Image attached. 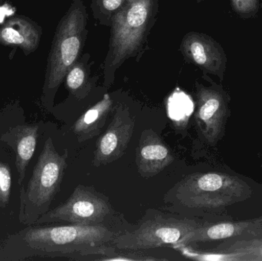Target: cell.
<instances>
[{
	"mask_svg": "<svg viewBox=\"0 0 262 261\" xmlns=\"http://www.w3.org/2000/svg\"><path fill=\"white\" fill-rule=\"evenodd\" d=\"M252 189L240 178L222 173H193L166 193L165 202L179 213L215 209L243 202Z\"/></svg>",
	"mask_w": 262,
	"mask_h": 261,
	"instance_id": "obj_1",
	"label": "cell"
},
{
	"mask_svg": "<svg viewBox=\"0 0 262 261\" xmlns=\"http://www.w3.org/2000/svg\"><path fill=\"white\" fill-rule=\"evenodd\" d=\"M87 12L82 0H74L58 23L48 57L41 104L53 108L55 95L68 72L78 61L87 35Z\"/></svg>",
	"mask_w": 262,
	"mask_h": 261,
	"instance_id": "obj_2",
	"label": "cell"
},
{
	"mask_svg": "<svg viewBox=\"0 0 262 261\" xmlns=\"http://www.w3.org/2000/svg\"><path fill=\"white\" fill-rule=\"evenodd\" d=\"M158 0H126L112 22L110 47L104 65V86L109 87L121 64L137 53L155 19Z\"/></svg>",
	"mask_w": 262,
	"mask_h": 261,
	"instance_id": "obj_3",
	"label": "cell"
},
{
	"mask_svg": "<svg viewBox=\"0 0 262 261\" xmlns=\"http://www.w3.org/2000/svg\"><path fill=\"white\" fill-rule=\"evenodd\" d=\"M68 150L59 154L52 138L45 143L32 177L26 188L20 191L19 221L34 225L49 207L60 190L67 167Z\"/></svg>",
	"mask_w": 262,
	"mask_h": 261,
	"instance_id": "obj_4",
	"label": "cell"
},
{
	"mask_svg": "<svg viewBox=\"0 0 262 261\" xmlns=\"http://www.w3.org/2000/svg\"><path fill=\"white\" fill-rule=\"evenodd\" d=\"M25 243L51 257L75 260L83 251L112 242L115 234L103 225L29 228L21 233Z\"/></svg>",
	"mask_w": 262,
	"mask_h": 261,
	"instance_id": "obj_5",
	"label": "cell"
},
{
	"mask_svg": "<svg viewBox=\"0 0 262 261\" xmlns=\"http://www.w3.org/2000/svg\"><path fill=\"white\" fill-rule=\"evenodd\" d=\"M200 225L195 221L170 217L154 211L144 218L135 231L115 237L114 245L124 251H140L177 245L188 233Z\"/></svg>",
	"mask_w": 262,
	"mask_h": 261,
	"instance_id": "obj_6",
	"label": "cell"
},
{
	"mask_svg": "<svg viewBox=\"0 0 262 261\" xmlns=\"http://www.w3.org/2000/svg\"><path fill=\"white\" fill-rule=\"evenodd\" d=\"M112 212L106 196L93 187L79 185L66 202L40 216L35 224L63 221L72 225H101Z\"/></svg>",
	"mask_w": 262,
	"mask_h": 261,
	"instance_id": "obj_7",
	"label": "cell"
},
{
	"mask_svg": "<svg viewBox=\"0 0 262 261\" xmlns=\"http://www.w3.org/2000/svg\"><path fill=\"white\" fill-rule=\"evenodd\" d=\"M203 78L209 81L210 86L195 83V119L205 140L214 146L224 136L230 115L231 98L223 85L214 82L208 75H203Z\"/></svg>",
	"mask_w": 262,
	"mask_h": 261,
	"instance_id": "obj_8",
	"label": "cell"
},
{
	"mask_svg": "<svg viewBox=\"0 0 262 261\" xmlns=\"http://www.w3.org/2000/svg\"><path fill=\"white\" fill-rule=\"evenodd\" d=\"M134 125L135 120L128 107L118 105L107 130L97 140L92 165H108L122 157L130 144Z\"/></svg>",
	"mask_w": 262,
	"mask_h": 261,
	"instance_id": "obj_9",
	"label": "cell"
},
{
	"mask_svg": "<svg viewBox=\"0 0 262 261\" xmlns=\"http://www.w3.org/2000/svg\"><path fill=\"white\" fill-rule=\"evenodd\" d=\"M180 50L186 61L201 69L203 75H215L223 82L227 67V55L213 38L200 32H189L182 41Z\"/></svg>",
	"mask_w": 262,
	"mask_h": 261,
	"instance_id": "obj_10",
	"label": "cell"
},
{
	"mask_svg": "<svg viewBox=\"0 0 262 261\" xmlns=\"http://www.w3.org/2000/svg\"><path fill=\"white\" fill-rule=\"evenodd\" d=\"M169 146L152 129L142 132L136 148V164L139 174L143 178L154 177L174 161Z\"/></svg>",
	"mask_w": 262,
	"mask_h": 261,
	"instance_id": "obj_11",
	"label": "cell"
},
{
	"mask_svg": "<svg viewBox=\"0 0 262 261\" xmlns=\"http://www.w3.org/2000/svg\"><path fill=\"white\" fill-rule=\"evenodd\" d=\"M41 34V28L30 18L13 15L0 26V44L15 46L29 55L38 49Z\"/></svg>",
	"mask_w": 262,
	"mask_h": 261,
	"instance_id": "obj_12",
	"label": "cell"
},
{
	"mask_svg": "<svg viewBox=\"0 0 262 261\" xmlns=\"http://www.w3.org/2000/svg\"><path fill=\"white\" fill-rule=\"evenodd\" d=\"M38 125L23 124L9 129L1 136V140L9 144L15 153V167L18 172V185L26 176V169L33 157L38 140Z\"/></svg>",
	"mask_w": 262,
	"mask_h": 261,
	"instance_id": "obj_13",
	"label": "cell"
},
{
	"mask_svg": "<svg viewBox=\"0 0 262 261\" xmlns=\"http://www.w3.org/2000/svg\"><path fill=\"white\" fill-rule=\"evenodd\" d=\"M262 225V220L246 221L238 222H220L211 225H200L188 233L179 244L189 245L197 242L222 240L243 235L246 232L257 229Z\"/></svg>",
	"mask_w": 262,
	"mask_h": 261,
	"instance_id": "obj_14",
	"label": "cell"
},
{
	"mask_svg": "<svg viewBox=\"0 0 262 261\" xmlns=\"http://www.w3.org/2000/svg\"><path fill=\"white\" fill-rule=\"evenodd\" d=\"M112 109L113 101L107 93L101 101L84 112L72 127V131L78 142L84 143L98 136L105 125Z\"/></svg>",
	"mask_w": 262,
	"mask_h": 261,
	"instance_id": "obj_15",
	"label": "cell"
},
{
	"mask_svg": "<svg viewBox=\"0 0 262 261\" xmlns=\"http://www.w3.org/2000/svg\"><path fill=\"white\" fill-rule=\"evenodd\" d=\"M87 55L83 59L77 61L66 75V87L69 93L77 99H84L94 85V78H90V68L85 60Z\"/></svg>",
	"mask_w": 262,
	"mask_h": 261,
	"instance_id": "obj_16",
	"label": "cell"
},
{
	"mask_svg": "<svg viewBox=\"0 0 262 261\" xmlns=\"http://www.w3.org/2000/svg\"><path fill=\"white\" fill-rule=\"evenodd\" d=\"M231 8L238 16L247 20L255 18L260 9V0H230Z\"/></svg>",
	"mask_w": 262,
	"mask_h": 261,
	"instance_id": "obj_17",
	"label": "cell"
},
{
	"mask_svg": "<svg viewBox=\"0 0 262 261\" xmlns=\"http://www.w3.org/2000/svg\"><path fill=\"white\" fill-rule=\"evenodd\" d=\"M12 177L9 167L0 160V208H6L10 199Z\"/></svg>",
	"mask_w": 262,
	"mask_h": 261,
	"instance_id": "obj_18",
	"label": "cell"
},
{
	"mask_svg": "<svg viewBox=\"0 0 262 261\" xmlns=\"http://www.w3.org/2000/svg\"><path fill=\"white\" fill-rule=\"evenodd\" d=\"M126 0H98L100 10L104 15L115 16L116 12L121 9Z\"/></svg>",
	"mask_w": 262,
	"mask_h": 261,
	"instance_id": "obj_19",
	"label": "cell"
},
{
	"mask_svg": "<svg viewBox=\"0 0 262 261\" xmlns=\"http://www.w3.org/2000/svg\"><path fill=\"white\" fill-rule=\"evenodd\" d=\"M203 1H204V0H196L197 3H202Z\"/></svg>",
	"mask_w": 262,
	"mask_h": 261,
	"instance_id": "obj_20",
	"label": "cell"
},
{
	"mask_svg": "<svg viewBox=\"0 0 262 261\" xmlns=\"http://www.w3.org/2000/svg\"><path fill=\"white\" fill-rule=\"evenodd\" d=\"M3 0H0V3H2V2H3Z\"/></svg>",
	"mask_w": 262,
	"mask_h": 261,
	"instance_id": "obj_21",
	"label": "cell"
}]
</instances>
